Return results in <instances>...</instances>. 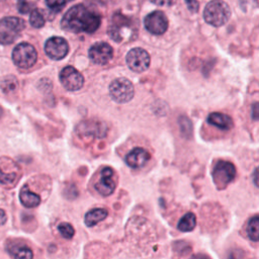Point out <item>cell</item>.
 Here are the masks:
<instances>
[{"label": "cell", "instance_id": "obj_1", "mask_svg": "<svg viewBox=\"0 0 259 259\" xmlns=\"http://www.w3.org/2000/svg\"><path fill=\"white\" fill-rule=\"evenodd\" d=\"M101 22L100 15L83 4L72 6L63 16L61 26L71 32L92 33Z\"/></svg>", "mask_w": 259, "mask_h": 259}, {"label": "cell", "instance_id": "obj_2", "mask_svg": "<svg viewBox=\"0 0 259 259\" xmlns=\"http://www.w3.org/2000/svg\"><path fill=\"white\" fill-rule=\"evenodd\" d=\"M138 25L133 18H130L120 12L113 14L108 26V34L116 42L128 41L136 37Z\"/></svg>", "mask_w": 259, "mask_h": 259}, {"label": "cell", "instance_id": "obj_3", "mask_svg": "<svg viewBox=\"0 0 259 259\" xmlns=\"http://www.w3.org/2000/svg\"><path fill=\"white\" fill-rule=\"evenodd\" d=\"M231 16L230 6L223 0H211L203 10L204 20L212 26L224 25Z\"/></svg>", "mask_w": 259, "mask_h": 259}, {"label": "cell", "instance_id": "obj_4", "mask_svg": "<svg viewBox=\"0 0 259 259\" xmlns=\"http://www.w3.org/2000/svg\"><path fill=\"white\" fill-rule=\"evenodd\" d=\"M25 27V23L21 18L15 16H7L0 20V44H12Z\"/></svg>", "mask_w": 259, "mask_h": 259}, {"label": "cell", "instance_id": "obj_5", "mask_svg": "<svg viewBox=\"0 0 259 259\" xmlns=\"http://www.w3.org/2000/svg\"><path fill=\"white\" fill-rule=\"evenodd\" d=\"M37 59V53L34 47L28 42L18 44L12 52V61L20 69L32 67Z\"/></svg>", "mask_w": 259, "mask_h": 259}, {"label": "cell", "instance_id": "obj_6", "mask_svg": "<svg viewBox=\"0 0 259 259\" xmlns=\"http://www.w3.org/2000/svg\"><path fill=\"white\" fill-rule=\"evenodd\" d=\"M109 94L111 98L118 103H125L133 99L135 89L133 83L125 78H117L109 85Z\"/></svg>", "mask_w": 259, "mask_h": 259}, {"label": "cell", "instance_id": "obj_7", "mask_svg": "<svg viewBox=\"0 0 259 259\" xmlns=\"http://www.w3.org/2000/svg\"><path fill=\"white\" fill-rule=\"evenodd\" d=\"M236 168L229 161H219L212 170V179L219 189H224L230 182L235 179Z\"/></svg>", "mask_w": 259, "mask_h": 259}, {"label": "cell", "instance_id": "obj_8", "mask_svg": "<svg viewBox=\"0 0 259 259\" xmlns=\"http://www.w3.org/2000/svg\"><path fill=\"white\" fill-rule=\"evenodd\" d=\"M126 64L128 68L137 73L146 71L150 66V56L142 48H134L126 55Z\"/></svg>", "mask_w": 259, "mask_h": 259}, {"label": "cell", "instance_id": "obj_9", "mask_svg": "<svg viewBox=\"0 0 259 259\" xmlns=\"http://www.w3.org/2000/svg\"><path fill=\"white\" fill-rule=\"evenodd\" d=\"M60 82L67 90L77 91L83 87L84 78L77 69L67 66L60 72Z\"/></svg>", "mask_w": 259, "mask_h": 259}, {"label": "cell", "instance_id": "obj_10", "mask_svg": "<svg viewBox=\"0 0 259 259\" xmlns=\"http://www.w3.org/2000/svg\"><path fill=\"white\" fill-rule=\"evenodd\" d=\"M45 52L49 58L53 60H61L67 56L69 52V45L65 38L53 36L46 41Z\"/></svg>", "mask_w": 259, "mask_h": 259}, {"label": "cell", "instance_id": "obj_11", "mask_svg": "<svg viewBox=\"0 0 259 259\" xmlns=\"http://www.w3.org/2000/svg\"><path fill=\"white\" fill-rule=\"evenodd\" d=\"M146 29L156 35L163 34L168 28V19L162 11H154L145 17Z\"/></svg>", "mask_w": 259, "mask_h": 259}, {"label": "cell", "instance_id": "obj_12", "mask_svg": "<svg viewBox=\"0 0 259 259\" xmlns=\"http://www.w3.org/2000/svg\"><path fill=\"white\" fill-rule=\"evenodd\" d=\"M77 131L80 136L101 139L106 135L107 126L102 121L89 119L80 122L77 127Z\"/></svg>", "mask_w": 259, "mask_h": 259}, {"label": "cell", "instance_id": "obj_13", "mask_svg": "<svg viewBox=\"0 0 259 259\" xmlns=\"http://www.w3.org/2000/svg\"><path fill=\"white\" fill-rule=\"evenodd\" d=\"M89 58L90 60L97 65H104L108 63L113 56V50L111 46L107 42L100 41L94 44L89 49Z\"/></svg>", "mask_w": 259, "mask_h": 259}, {"label": "cell", "instance_id": "obj_14", "mask_svg": "<svg viewBox=\"0 0 259 259\" xmlns=\"http://www.w3.org/2000/svg\"><path fill=\"white\" fill-rule=\"evenodd\" d=\"M113 170L109 167H105L100 172L98 181L94 184L95 189L102 196L110 195L115 189V180L113 178Z\"/></svg>", "mask_w": 259, "mask_h": 259}, {"label": "cell", "instance_id": "obj_15", "mask_svg": "<svg viewBox=\"0 0 259 259\" xmlns=\"http://www.w3.org/2000/svg\"><path fill=\"white\" fill-rule=\"evenodd\" d=\"M150 160V154L143 148H135L125 156V163L134 169L142 168Z\"/></svg>", "mask_w": 259, "mask_h": 259}, {"label": "cell", "instance_id": "obj_16", "mask_svg": "<svg viewBox=\"0 0 259 259\" xmlns=\"http://www.w3.org/2000/svg\"><path fill=\"white\" fill-rule=\"evenodd\" d=\"M207 121H208V123H210L221 130H224V131L230 130L234 125L232 118L229 115L221 113V112L210 113L207 117Z\"/></svg>", "mask_w": 259, "mask_h": 259}, {"label": "cell", "instance_id": "obj_17", "mask_svg": "<svg viewBox=\"0 0 259 259\" xmlns=\"http://www.w3.org/2000/svg\"><path fill=\"white\" fill-rule=\"evenodd\" d=\"M19 199L25 207H36L40 203V196L32 192L26 185L23 186L19 193Z\"/></svg>", "mask_w": 259, "mask_h": 259}, {"label": "cell", "instance_id": "obj_18", "mask_svg": "<svg viewBox=\"0 0 259 259\" xmlns=\"http://www.w3.org/2000/svg\"><path fill=\"white\" fill-rule=\"evenodd\" d=\"M108 214V211L105 208H93L89 211L86 212L85 218H84V223L87 227H94L97 225L99 222L104 220Z\"/></svg>", "mask_w": 259, "mask_h": 259}, {"label": "cell", "instance_id": "obj_19", "mask_svg": "<svg viewBox=\"0 0 259 259\" xmlns=\"http://www.w3.org/2000/svg\"><path fill=\"white\" fill-rule=\"evenodd\" d=\"M248 238L253 242H259V214L252 217L246 227Z\"/></svg>", "mask_w": 259, "mask_h": 259}, {"label": "cell", "instance_id": "obj_20", "mask_svg": "<svg viewBox=\"0 0 259 259\" xmlns=\"http://www.w3.org/2000/svg\"><path fill=\"white\" fill-rule=\"evenodd\" d=\"M195 225H196V218L194 213L187 212L180 219L177 228L181 232H190L195 228Z\"/></svg>", "mask_w": 259, "mask_h": 259}, {"label": "cell", "instance_id": "obj_21", "mask_svg": "<svg viewBox=\"0 0 259 259\" xmlns=\"http://www.w3.org/2000/svg\"><path fill=\"white\" fill-rule=\"evenodd\" d=\"M178 123H179L181 135L186 139H190L192 137V132H193V127L190 119L185 115H181L178 118Z\"/></svg>", "mask_w": 259, "mask_h": 259}, {"label": "cell", "instance_id": "obj_22", "mask_svg": "<svg viewBox=\"0 0 259 259\" xmlns=\"http://www.w3.org/2000/svg\"><path fill=\"white\" fill-rule=\"evenodd\" d=\"M11 254L14 259H32V251L25 246H18L11 249Z\"/></svg>", "mask_w": 259, "mask_h": 259}, {"label": "cell", "instance_id": "obj_23", "mask_svg": "<svg viewBox=\"0 0 259 259\" xmlns=\"http://www.w3.org/2000/svg\"><path fill=\"white\" fill-rule=\"evenodd\" d=\"M17 174L15 172H4L0 168V184L4 186H13L16 183Z\"/></svg>", "mask_w": 259, "mask_h": 259}, {"label": "cell", "instance_id": "obj_24", "mask_svg": "<svg viewBox=\"0 0 259 259\" xmlns=\"http://www.w3.org/2000/svg\"><path fill=\"white\" fill-rule=\"evenodd\" d=\"M29 22L30 24L35 27V28H40L45 25L46 20L45 17L42 15V13L38 10V9H33L30 12V16H29Z\"/></svg>", "mask_w": 259, "mask_h": 259}, {"label": "cell", "instance_id": "obj_25", "mask_svg": "<svg viewBox=\"0 0 259 259\" xmlns=\"http://www.w3.org/2000/svg\"><path fill=\"white\" fill-rule=\"evenodd\" d=\"M0 87H1L2 91L5 93L11 92L17 87V80L14 76H7V77L3 78V80L1 81Z\"/></svg>", "mask_w": 259, "mask_h": 259}, {"label": "cell", "instance_id": "obj_26", "mask_svg": "<svg viewBox=\"0 0 259 259\" xmlns=\"http://www.w3.org/2000/svg\"><path fill=\"white\" fill-rule=\"evenodd\" d=\"M58 230L65 239H71L75 235V230L69 223H61L58 227Z\"/></svg>", "mask_w": 259, "mask_h": 259}, {"label": "cell", "instance_id": "obj_27", "mask_svg": "<svg viewBox=\"0 0 259 259\" xmlns=\"http://www.w3.org/2000/svg\"><path fill=\"white\" fill-rule=\"evenodd\" d=\"M66 1L67 0H47V5L52 11L59 12L65 6Z\"/></svg>", "mask_w": 259, "mask_h": 259}, {"label": "cell", "instance_id": "obj_28", "mask_svg": "<svg viewBox=\"0 0 259 259\" xmlns=\"http://www.w3.org/2000/svg\"><path fill=\"white\" fill-rule=\"evenodd\" d=\"M239 3L241 9L246 12L257 5V0H239Z\"/></svg>", "mask_w": 259, "mask_h": 259}, {"label": "cell", "instance_id": "obj_29", "mask_svg": "<svg viewBox=\"0 0 259 259\" xmlns=\"http://www.w3.org/2000/svg\"><path fill=\"white\" fill-rule=\"evenodd\" d=\"M17 8L21 13H27L30 10V3L26 0H17Z\"/></svg>", "mask_w": 259, "mask_h": 259}, {"label": "cell", "instance_id": "obj_30", "mask_svg": "<svg viewBox=\"0 0 259 259\" xmlns=\"http://www.w3.org/2000/svg\"><path fill=\"white\" fill-rule=\"evenodd\" d=\"M228 259H247L246 254L243 250L240 249H235L230 252Z\"/></svg>", "mask_w": 259, "mask_h": 259}, {"label": "cell", "instance_id": "obj_31", "mask_svg": "<svg viewBox=\"0 0 259 259\" xmlns=\"http://www.w3.org/2000/svg\"><path fill=\"white\" fill-rule=\"evenodd\" d=\"M188 9L191 12H197L199 9V4L197 2V0H184Z\"/></svg>", "mask_w": 259, "mask_h": 259}, {"label": "cell", "instance_id": "obj_32", "mask_svg": "<svg viewBox=\"0 0 259 259\" xmlns=\"http://www.w3.org/2000/svg\"><path fill=\"white\" fill-rule=\"evenodd\" d=\"M251 117L254 120H258L259 119V102H255V103L252 104Z\"/></svg>", "mask_w": 259, "mask_h": 259}, {"label": "cell", "instance_id": "obj_33", "mask_svg": "<svg viewBox=\"0 0 259 259\" xmlns=\"http://www.w3.org/2000/svg\"><path fill=\"white\" fill-rule=\"evenodd\" d=\"M152 3L159 6H172L176 0H150Z\"/></svg>", "mask_w": 259, "mask_h": 259}, {"label": "cell", "instance_id": "obj_34", "mask_svg": "<svg viewBox=\"0 0 259 259\" xmlns=\"http://www.w3.org/2000/svg\"><path fill=\"white\" fill-rule=\"evenodd\" d=\"M252 178H253L254 184H255L257 187H259V167H257V168L254 170V172H253V174H252Z\"/></svg>", "mask_w": 259, "mask_h": 259}, {"label": "cell", "instance_id": "obj_35", "mask_svg": "<svg viewBox=\"0 0 259 259\" xmlns=\"http://www.w3.org/2000/svg\"><path fill=\"white\" fill-rule=\"evenodd\" d=\"M6 220H7V217H6L5 211L0 208V226L4 225L6 223Z\"/></svg>", "mask_w": 259, "mask_h": 259}, {"label": "cell", "instance_id": "obj_36", "mask_svg": "<svg viewBox=\"0 0 259 259\" xmlns=\"http://www.w3.org/2000/svg\"><path fill=\"white\" fill-rule=\"evenodd\" d=\"M191 259H210V258L204 254H197V255H194Z\"/></svg>", "mask_w": 259, "mask_h": 259}, {"label": "cell", "instance_id": "obj_37", "mask_svg": "<svg viewBox=\"0 0 259 259\" xmlns=\"http://www.w3.org/2000/svg\"><path fill=\"white\" fill-rule=\"evenodd\" d=\"M2 113H3V110H2V107L0 106V117H1V115H2Z\"/></svg>", "mask_w": 259, "mask_h": 259}, {"label": "cell", "instance_id": "obj_38", "mask_svg": "<svg viewBox=\"0 0 259 259\" xmlns=\"http://www.w3.org/2000/svg\"><path fill=\"white\" fill-rule=\"evenodd\" d=\"M68 1H72V0H68Z\"/></svg>", "mask_w": 259, "mask_h": 259}]
</instances>
